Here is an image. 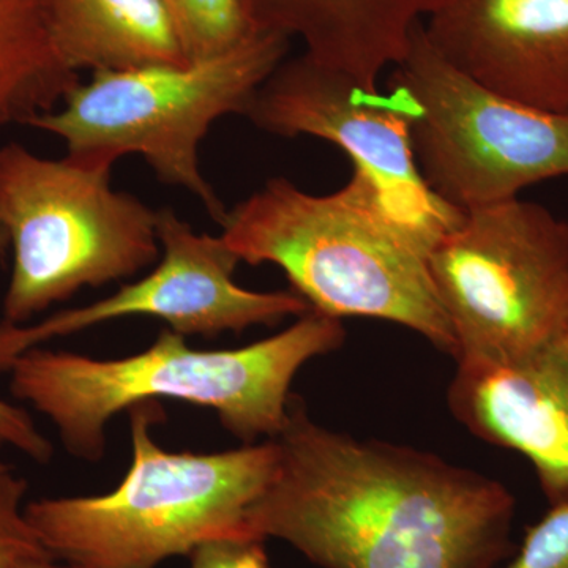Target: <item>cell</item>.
<instances>
[{"label":"cell","instance_id":"cell-19","mask_svg":"<svg viewBox=\"0 0 568 568\" xmlns=\"http://www.w3.org/2000/svg\"><path fill=\"white\" fill-rule=\"evenodd\" d=\"M190 568H272L264 538H212L190 552Z\"/></svg>","mask_w":568,"mask_h":568},{"label":"cell","instance_id":"cell-10","mask_svg":"<svg viewBox=\"0 0 568 568\" xmlns=\"http://www.w3.org/2000/svg\"><path fill=\"white\" fill-rule=\"evenodd\" d=\"M244 118L276 136L331 142L349 156L353 168L417 211L459 212L436 197L422 178L406 104L392 89L365 84L302 52L284 59L268 74L253 93Z\"/></svg>","mask_w":568,"mask_h":568},{"label":"cell","instance_id":"cell-18","mask_svg":"<svg viewBox=\"0 0 568 568\" xmlns=\"http://www.w3.org/2000/svg\"><path fill=\"white\" fill-rule=\"evenodd\" d=\"M500 568H568V503L549 506L526 530L517 556Z\"/></svg>","mask_w":568,"mask_h":568},{"label":"cell","instance_id":"cell-2","mask_svg":"<svg viewBox=\"0 0 568 568\" xmlns=\"http://www.w3.org/2000/svg\"><path fill=\"white\" fill-rule=\"evenodd\" d=\"M459 213L417 211L353 168L349 181L327 194L268 179L226 212L220 237L241 263L282 268L315 312L398 324L455 357L429 254Z\"/></svg>","mask_w":568,"mask_h":568},{"label":"cell","instance_id":"cell-9","mask_svg":"<svg viewBox=\"0 0 568 568\" xmlns=\"http://www.w3.org/2000/svg\"><path fill=\"white\" fill-rule=\"evenodd\" d=\"M162 261L118 293L91 305L63 310L33 325L0 324V372L18 355L58 336L93 325L148 316L162 320L175 334H242L253 325H275L312 310L295 291H250L234 283L239 257L222 237L194 233L173 209L159 211Z\"/></svg>","mask_w":568,"mask_h":568},{"label":"cell","instance_id":"cell-4","mask_svg":"<svg viewBox=\"0 0 568 568\" xmlns=\"http://www.w3.org/2000/svg\"><path fill=\"white\" fill-rule=\"evenodd\" d=\"M153 405L129 409L133 457L118 488L26 506L52 558L89 568H156L212 538L253 536L246 517L274 477L275 440L215 454L168 452L152 437L163 417Z\"/></svg>","mask_w":568,"mask_h":568},{"label":"cell","instance_id":"cell-7","mask_svg":"<svg viewBox=\"0 0 568 568\" xmlns=\"http://www.w3.org/2000/svg\"><path fill=\"white\" fill-rule=\"evenodd\" d=\"M457 364L506 366L568 317V223L517 200L459 213L429 254Z\"/></svg>","mask_w":568,"mask_h":568},{"label":"cell","instance_id":"cell-5","mask_svg":"<svg viewBox=\"0 0 568 568\" xmlns=\"http://www.w3.org/2000/svg\"><path fill=\"white\" fill-rule=\"evenodd\" d=\"M290 44L282 33L261 32L186 65L95 71L31 126L61 138L77 159L115 164L141 155L160 181L192 193L222 224L227 209L201 171V142L220 118L244 115Z\"/></svg>","mask_w":568,"mask_h":568},{"label":"cell","instance_id":"cell-12","mask_svg":"<svg viewBox=\"0 0 568 568\" xmlns=\"http://www.w3.org/2000/svg\"><path fill=\"white\" fill-rule=\"evenodd\" d=\"M448 406L478 439L528 459L549 506L568 503V317L515 364H457Z\"/></svg>","mask_w":568,"mask_h":568},{"label":"cell","instance_id":"cell-14","mask_svg":"<svg viewBox=\"0 0 568 568\" xmlns=\"http://www.w3.org/2000/svg\"><path fill=\"white\" fill-rule=\"evenodd\" d=\"M71 70L123 71L193 62L168 0H43Z\"/></svg>","mask_w":568,"mask_h":568},{"label":"cell","instance_id":"cell-3","mask_svg":"<svg viewBox=\"0 0 568 568\" xmlns=\"http://www.w3.org/2000/svg\"><path fill=\"white\" fill-rule=\"evenodd\" d=\"M342 320L310 310L278 334L237 349H193L171 328L123 358L32 347L10 362V390L58 429L73 457L99 462L112 417L156 398L215 410L227 432L275 439L290 417L294 377L345 343Z\"/></svg>","mask_w":568,"mask_h":568},{"label":"cell","instance_id":"cell-16","mask_svg":"<svg viewBox=\"0 0 568 568\" xmlns=\"http://www.w3.org/2000/svg\"><path fill=\"white\" fill-rule=\"evenodd\" d=\"M190 59L222 54L261 33L250 0H168Z\"/></svg>","mask_w":568,"mask_h":568},{"label":"cell","instance_id":"cell-1","mask_svg":"<svg viewBox=\"0 0 568 568\" xmlns=\"http://www.w3.org/2000/svg\"><path fill=\"white\" fill-rule=\"evenodd\" d=\"M253 536L323 568H500L514 551L515 497L495 478L429 452L317 424L297 396L275 437Z\"/></svg>","mask_w":568,"mask_h":568},{"label":"cell","instance_id":"cell-20","mask_svg":"<svg viewBox=\"0 0 568 568\" xmlns=\"http://www.w3.org/2000/svg\"><path fill=\"white\" fill-rule=\"evenodd\" d=\"M6 245V234L0 227V252ZM3 446L17 448L40 465L50 463L54 454L50 440L37 429L28 410L0 399V447Z\"/></svg>","mask_w":568,"mask_h":568},{"label":"cell","instance_id":"cell-21","mask_svg":"<svg viewBox=\"0 0 568 568\" xmlns=\"http://www.w3.org/2000/svg\"><path fill=\"white\" fill-rule=\"evenodd\" d=\"M24 568H89L81 566H73V564H65V566H58L55 559L41 560V562L31 564V566Z\"/></svg>","mask_w":568,"mask_h":568},{"label":"cell","instance_id":"cell-15","mask_svg":"<svg viewBox=\"0 0 568 568\" xmlns=\"http://www.w3.org/2000/svg\"><path fill=\"white\" fill-rule=\"evenodd\" d=\"M80 82L52 43L43 0H0V130L31 126Z\"/></svg>","mask_w":568,"mask_h":568},{"label":"cell","instance_id":"cell-11","mask_svg":"<svg viewBox=\"0 0 568 568\" xmlns=\"http://www.w3.org/2000/svg\"><path fill=\"white\" fill-rule=\"evenodd\" d=\"M422 29L478 84L538 110L568 112V0H443Z\"/></svg>","mask_w":568,"mask_h":568},{"label":"cell","instance_id":"cell-8","mask_svg":"<svg viewBox=\"0 0 568 568\" xmlns=\"http://www.w3.org/2000/svg\"><path fill=\"white\" fill-rule=\"evenodd\" d=\"M387 88L410 118L418 171L448 207L466 212L517 200L536 183L568 178V112L500 95L452 67L422 24Z\"/></svg>","mask_w":568,"mask_h":568},{"label":"cell","instance_id":"cell-17","mask_svg":"<svg viewBox=\"0 0 568 568\" xmlns=\"http://www.w3.org/2000/svg\"><path fill=\"white\" fill-rule=\"evenodd\" d=\"M26 478L9 465L0 466V568H24L54 559L26 517Z\"/></svg>","mask_w":568,"mask_h":568},{"label":"cell","instance_id":"cell-22","mask_svg":"<svg viewBox=\"0 0 568 568\" xmlns=\"http://www.w3.org/2000/svg\"><path fill=\"white\" fill-rule=\"evenodd\" d=\"M3 465H6V463H0V466H3Z\"/></svg>","mask_w":568,"mask_h":568},{"label":"cell","instance_id":"cell-13","mask_svg":"<svg viewBox=\"0 0 568 568\" xmlns=\"http://www.w3.org/2000/svg\"><path fill=\"white\" fill-rule=\"evenodd\" d=\"M443 0H250L263 32L304 43L305 54L377 85L396 65L418 26Z\"/></svg>","mask_w":568,"mask_h":568},{"label":"cell","instance_id":"cell-6","mask_svg":"<svg viewBox=\"0 0 568 568\" xmlns=\"http://www.w3.org/2000/svg\"><path fill=\"white\" fill-rule=\"evenodd\" d=\"M114 164L0 145V227L13 250L3 325L159 260V211L111 186Z\"/></svg>","mask_w":568,"mask_h":568}]
</instances>
